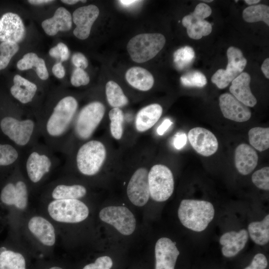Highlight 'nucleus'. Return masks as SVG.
I'll list each match as a JSON object with an SVG mask.
<instances>
[{
	"mask_svg": "<svg viewBox=\"0 0 269 269\" xmlns=\"http://www.w3.org/2000/svg\"><path fill=\"white\" fill-rule=\"evenodd\" d=\"M78 102L72 96L62 98L44 123L46 135L53 140L61 138L69 130L78 108Z\"/></svg>",
	"mask_w": 269,
	"mask_h": 269,
	"instance_id": "nucleus-1",
	"label": "nucleus"
},
{
	"mask_svg": "<svg viewBox=\"0 0 269 269\" xmlns=\"http://www.w3.org/2000/svg\"><path fill=\"white\" fill-rule=\"evenodd\" d=\"M214 216L213 204L205 200L184 199L178 209V216L181 224L195 232L205 230Z\"/></svg>",
	"mask_w": 269,
	"mask_h": 269,
	"instance_id": "nucleus-2",
	"label": "nucleus"
},
{
	"mask_svg": "<svg viewBox=\"0 0 269 269\" xmlns=\"http://www.w3.org/2000/svg\"><path fill=\"white\" fill-rule=\"evenodd\" d=\"M165 41L160 33H141L131 39L127 48L134 61L143 63L154 57L162 49Z\"/></svg>",
	"mask_w": 269,
	"mask_h": 269,
	"instance_id": "nucleus-3",
	"label": "nucleus"
},
{
	"mask_svg": "<svg viewBox=\"0 0 269 269\" xmlns=\"http://www.w3.org/2000/svg\"><path fill=\"white\" fill-rule=\"evenodd\" d=\"M106 157V149L101 141H88L78 150L76 157L77 168L83 175H95L102 166Z\"/></svg>",
	"mask_w": 269,
	"mask_h": 269,
	"instance_id": "nucleus-4",
	"label": "nucleus"
},
{
	"mask_svg": "<svg viewBox=\"0 0 269 269\" xmlns=\"http://www.w3.org/2000/svg\"><path fill=\"white\" fill-rule=\"evenodd\" d=\"M47 210L53 220L65 223L82 222L89 213L87 205L79 199L54 200L49 203Z\"/></svg>",
	"mask_w": 269,
	"mask_h": 269,
	"instance_id": "nucleus-5",
	"label": "nucleus"
},
{
	"mask_svg": "<svg viewBox=\"0 0 269 269\" xmlns=\"http://www.w3.org/2000/svg\"><path fill=\"white\" fill-rule=\"evenodd\" d=\"M105 112V106L100 102H93L84 106L75 122L76 136L82 140L89 139L102 120Z\"/></svg>",
	"mask_w": 269,
	"mask_h": 269,
	"instance_id": "nucleus-6",
	"label": "nucleus"
},
{
	"mask_svg": "<svg viewBox=\"0 0 269 269\" xmlns=\"http://www.w3.org/2000/svg\"><path fill=\"white\" fill-rule=\"evenodd\" d=\"M150 196L157 202H163L172 195L174 181L171 170L162 164L153 165L148 172Z\"/></svg>",
	"mask_w": 269,
	"mask_h": 269,
	"instance_id": "nucleus-7",
	"label": "nucleus"
},
{
	"mask_svg": "<svg viewBox=\"0 0 269 269\" xmlns=\"http://www.w3.org/2000/svg\"><path fill=\"white\" fill-rule=\"evenodd\" d=\"M2 133L16 145H27L32 139L36 128L35 122L30 119L19 120L8 116L0 123Z\"/></svg>",
	"mask_w": 269,
	"mask_h": 269,
	"instance_id": "nucleus-8",
	"label": "nucleus"
},
{
	"mask_svg": "<svg viewBox=\"0 0 269 269\" xmlns=\"http://www.w3.org/2000/svg\"><path fill=\"white\" fill-rule=\"evenodd\" d=\"M228 64L226 69H218L212 76L211 81L219 89L227 87L245 68L247 60L242 51L230 46L227 50Z\"/></svg>",
	"mask_w": 269,
	"mask_h": 269,
	"instance_id": "nucleus-9",
	"label": "nucleus"
},
{
	"mask_svg": "<svg viewBox=\"0 0 269 269\" xmlns=\"http://www.w3.org/2000/svg\"><path fill=\"white\" fill-rule=\"evenodd\" d=\"M99 217L124 235H131L135 229L136 221L134 214L124 206L105 207L100 212Z\"/></svg>",
	"mask_w": 269,
	"mask_h": 269,
	"instance_id": "nucleus-10",
	"label": "nucleus"
},
{
	"mask_svg": "<svg viewBox=\"0 0 269 269\" xmlns=\"http://www.w3.org/2000/svg\"><path fill=\"white\" fill-rule=\"evenodd\" d=\"M148 175L147 170L141 167L134 172L129 181L127 188V195L135 206H144L149 198Z\"/></svg>",
	"mask_w": 269,
	"mask_h": 269,
	"instance_id": "nucleus-11",
	"label": "nucleus"
},
{
	"mask_svg": "<svg viewBox=\"0 0 269 269\" xmlns=\"http://www.w3.org/2000/svg\"><path fill=\"white\" fill-rule=\"evenodd\" d=\"M52 163V158L47 153L38 149L31 150L25 160L29 179L34 183L40 182L50 172Z\"/></svg>",
	"mask_w": 269,
	"mask_h": 269,
	"instance_id": "nucleus-12",
	"label": "nucleus"
},
{
	"mask_svg": "<svg viewBox=\"0 0 269 269\" xmlns=\"http://www.w3.org/2000/svg\"><path fill=\"white\" fill-rule=\"evenodd\" d=\"M188 138L193 149L204 156L213 155L218 148L219 143L215 135L203 128L191 129L188 133Z\"/></svg>",
	"mask_w": 269,
	"mask_h": 269,
	"instance_id": "nucleus-13",
	"label": "nucleus"
},
{
	"mask_svg": "<svg viewBox=\"0 0 269 269\" xmlns=\"http://www.w3.org/2000/svg\"><path fill=\"white\" fill-rule=\"evenodd\" d=\"M25 36V28L20 17L12 12L0 18V41L17 43Z\"/></svg>",
	"mask_w": 269,
	"mask_h": 269,
	"instance_id": "nucleus-14",
	"label": "nucleus"
},
{
	"mask_svg": "<svg viewBox=\"0 0 269 269\" xmlns=\"http://www.w3.org/2000/svg\"><path fill=\"white\" fill-rule=\"evenodd\" d=\"M99 14L98 7L93 4L80 7L73 13V20L76 27L73 30L74 35L78 39L87 38L92 25Z\"/></svg>",
	"mask_w": 269,
	"mask_h": 269,
	"instance_id": "nucleus-15",
	"label": "nucleus"
},
{
	"mask_svg": "<svg viewBox=\"0 0 269 269\" xmlns=\"http://www.w3.org/2000/svg\"><path fill=\"white\" fill-rule=\"evenodd\" d=\"M219 106L223 116L227 119L244 122L251 117V112L248 107L230 93H224L220 96Z\"/></svg>",
	"mask_w": 269,
	"mask_h": 269,
	"instance_id": "nucleus-16",
	"label": "nucleus"
},
{
	"mask_svg": "<svg viewBox=\"0 0 269 269\" xmlns=\"http://www.w3.org/2000/svg\"><path fill=\"white\" fill-rule=\"evenodd\" d=\"M179 251L169 238L159 239L155 246V269H174Z\"/></svg>",
	"mask_w": 269,
	"mask_h": 269,
	"instance_id": "nucleus-17",
	"label": "nucleus"
},
{
	"mask_svg": "<svg viewBox=\"0 0 269 269\" xmlns=\"http://www.w3.org/2000/svg\"><path fill=\"white\" fill-rule=\"evenodd\" d=\"M28 190L25 183L22 180L15 184L8 183L1 191V201L7 205H14L20 210L26 208L28 203Z\"/></svg>",
	"mask_w": 269,
	"mask_h": 269,
	"instance_id": "nucleus-18",
	"label": "nucleus"
},
{
	"mask_svg": "<svg viewBox=\"0 0 269 269\" xmlns=\"http://www.w3.org/2000/svg\"><path fill=\"white\" fill-rule=\"evenodd\" d=\"M248 238V232L245 229L238 232L231 231L225 233L219 239L223 255L227 258L236 256L244 248Z\"/></svg>",
	"mask_w": 269,
	"mask_h": 269,
	"instance_id": "nucleus-19",
	"label": "nucleus"
},
{
	"mask_svg": "<svg viewBox=\"0 0 269 269\" xmlns=\"http://www.w3.org/2000/svg\"><path fill=\"white\" fill-rule=\"evenodd\" d=\"M28 228L43 245L52 246L56 241L55 229L52 224L41 216H34L28 221Z\"/></svg>",
	"mask_w": 269,
	"mask_h": 269,
	"instance_id": "nucleus-20",
	"label": "nucleus"
},
{
	"mask_svg": "<svg viewBox=\"0 0 269 269\" xmlns=\"http://www.w3.org/2000/svg\"><path fill=\"white\" fill-rule=\"evenodd\" d=\"M235 164L238 172L243 175L250 174L256 168L258 162V155L250 145L242 143L235 151Z\"/></svg>",
	"mask_w": 269,
	"mask_h": 269,
	"instance_id": "nucleus-21",
	"label": "nucleus"
},
{
	"mask_svg": "<svg viewBox=\"0 0 269 269\" xmlns=\"http://www.w3.org/2000/svg\"><path fill=\"white\" fill-rule=\"evenodd\" d=\"M250 75L242 72L232 82L229 90L233 96L247 107L255 106L257 101L251 92L250 87Z\"/></svg>",
	"mask_w": 269,
	"mask_h": 269,
	"instance_id": "nucleus-22",
	"label": "nucleus"
},
{
	"mask_svg": "<svg viewBox=\"0 0 269 269\" xmlns=\"http://www.w3.org/2000/svg\"><path fill=\"white\" fill-rule=\"evenodd\" d=\"M72 17L70 12L63 7L56 9L54 15L43 21L42 27L48 35L53 36L58 32L66 31L72 27Z\"/></svg>",
	"mask_w": 269,
	"mask_h": 269,
	"instance_id": "nucleus-23",
	"label": "nucleus"
},
{
	"mask_svg": "<svg viewBox=\"0 0 269 269\" xmlns=\"http://www.w3.org/2000/svg\"><path fill=\"white\" fill-rule=\"evenodd\" d=\"M162 108L158 104H152L142 108L137 114L135 127L137 131L144 132L152 128L158 121Z\"/></svg>",
	"mask_w": 269,
	"mask_h": 269,
	"instance_id": "nucleus-24",
	"label": "nucleus"
},
{
	"mask_svg": "<svg viewBox=\"0 0 269 269\" xmlns=\"http://www.w3.org/2000/svg\"><path fill=\"white\" fill-rule=\"evenodd\" d=\"M37 90V86L34 83L19 75H15L10 91L15 99L25 104L32 101Z\"/></svg>",
	"mask_w": 269,
	"mask_h": 269,
	"instance_id": "nucleus-25",
	"label": "nucleus"
},
{
	"mask_svg": "<svg viewBox=\"0 0 269 269\" xmlns=\"http://www.w3.org/2000/svg\"><path fill=\"white\" fill-rule=\"evenodd\" d=\"M126 79L134 88L142 91L150 89L154 84L152 74L146 69L140 67H133L126 73Z\"/></svg>",
	"mask_w": 269,
	"mask_h": 269,
	"instance_id": "nucleus-26",
	"label": "nucleus"
},
{
	"mask_svg": "<svg viewBox=\"0 0 269 269\" xmlns=\"http://www.w3.org/2000/svg\"><path fill=\"white\" fill-rule=\"evenodd\" d=\"M16 65L20 70L34 68L37 76L42 80H46L48 78L49 74L44 60L34 53L25 54L17 62Z\"/></svg>",
	"mask_w": 269,
	"mask_h": 269,
	"instance_id": "nucleus-27",
	"label": "nucleus"
},
{
	"mask_svg": "<svg viewBox=\"0 0 269 269\" xmlns=\"http://www.w3.org/2000/svg\"><path fill=\"white\" fill-rule=\"evenodd\" d=\"M247 231L251 239L256 244L263 246L268 244L269 241V214L260 221L250 223Z\"/></svg>",
	"mask_w": 269,
	"mask_h": 269,
	"instance_id": "nucleus-28",
	"label": "nucleus"
},
{
	"mask_svg": "<svg viewBox=\"0 0 269 269\" xmlns=\"http://www.w3.org/2000/svg\"><path fill=\"white\" fill-rule=\"evenodd\" d=\"M87 193L86 188L79 184H59L56 186L51 192L54 200L78 199L83 197Z\"/></svg>",
	"mask_w": 269,
	"mask_h": 269,
	"instance_id": "nucleus-29",
	"label": "nucleus"
},
{
	"mask_svg": "<svg viewBox=\"0 0 269 269\" xmlns=\"http://www.w3.org/2000/svg\"><path fill=\"white\" fill-rule=\"evenodd\" d=\"M0 269H26L25 258L18 252L5 249L0 252Z\"/></svg>",
	"mask_w": 269,
	"mask_h": 269,
	"instance_id": "nucleus-30",
	"label": "nucleus"
},
{
	"mask_svg": "<svg viewBox=\"0 0 269 269\" xmlns=\"http://www.w3.org/2000/svg\"><path fill=\"white\" fill-rule=\"evenodd\" d=\"M106 94L108 103L113 108H119L128 103V99L123 90L114 81H110L106 84Z\"/></svg>",
	"mask_w": 269,
	"mask_h": 269,
	"instance_id": "nucleus-31",
	"label": "nucleus"
},
{
	"mask_svg": "<svg viewBox=\"0 0 269 269\" xmlns=\"http://www.w3.org/2000/svg\"><path fill=\"white\" fill-rule=\"evenodd\" d=\"M250 144L259 151H263L269 147V128L255 127L249 133Z\"/></svg>",
	"mask_w": 269,
	"mask_h": 269,
	"instance_id": "nucleus-32",
	"label": "nucleus"
},
{
	"mask_svg": "<svg viewBox=\"0 0 269 269\" xmlns=\"http://www.w3.org/2000/svg\"><path fill=\"white\" fill-rule=\"evenodd\" d=\"M243 17L247 22L262 21L269 25V7L264 4L249 6L243 10Z\"/></svg>",
	"mask_w": 269,
	"mask_h": 269,
	"instance_id": "nucleus-33",
	"label": "nucleus"
},
{
	"mask_svg": "<svg viewBox=\"0 0 269 269\" xmlns=\"http://www.w3.org/2000/svg\"><path fill=\"white\" fill-rule=\"evenodd\" d=\"M183 26L186 28L188 36L194 39H199L208 35L212 29L211 24L205 19L194 21Z\"/></svg>",
	"mask_w": 269,
	"mask_h": 269,
	"instance_id": "nucleus-34",
	"label": "nucleus"
},
{
	"mask_svg": "<svg viewBox=\"0 0 269 269\" xmlns=\"http://www.w3.org/2000/svg\"><path fill=\"white\" fill-rule=\"evenodd\" d=\"M110 123V132L112 136L116 139L121 138L123 134V124L124 122V114L119 108H114L109 113Z\"/></svg>",
	"mask_w": 269,
	"mask_h": 269,
	"instance_id": "nucleus-35",
	"label": "nucleus"
},
{
	"mask_svg": "<svg viewBox=\"0 0 269 269\" xmlns=\"http://www.w3.org/2000/svg\"><path fill=\"white\" fill-rule=\"evenodd\" d=\"M194 58L195 52L191 47L188 46L177 49L173 54L174 62L180 69L190 65Z\"/></svg>",
	"mask_w": 269,
	"mask_h": 269,
	"instance_id": "nucleus-36",
	"label": "nucleus"
},
{
	"mask_svg": "<svg viewBox=\"0 0 269 269\" xmlns=\"http://www.w3.org/2000/svg\"><path fill=\"white\" fill-rule=\"evenodd\" d=\"M18 49L19 46L16 43L2 42L0 43V70L7 66Z\"/></svg>",
	"mask_w": 269,
	"mask_h": 269,
	"instance_id": "nucleus-37",
	"label": "nucleus"
},
{
	"mask_svg": "<svg viewBox=\"0 0 269 269\" xmlns=\"http://www.w3.org/2000/svg\"><path fill=\"white\" fill-rule=\"evenodd\" d=\"M211 13V8L208 5L200 2L196 5L192 13L183 17L182 23L184 25L194 21L204 20L209 16Z\"/></svg>",
	"mask_w": 269,
	"mask_h": 269,
	"instance_id": "nucleus-38",
	"label": "nucleus"
},
{
	"mask_svg": "<svg viewBox=\"0 0 269 269\" xmlns=\"http://www.w3.org/2000/svg\"><path fill=\"white\" fill-rule=\"evenodd\" d=\"M182 84L188 87H203L207 84L205 76L197 71L189 72L180 78Z\"/></svg>",
	"mask_w": 269,
	"mask_h": 269,
	"instance_id": "nucleus-39",
	"label": "nucleus"
},
{
	"mask_svg": "<svg viewBox=\"0 0 269 269\" xmlns=\"http://www.w3.org/2000/svg\"><path fill=\"white\" fill-rule=\"evenodd\" d=\"M19 158L17 149L8 144H0V166H7L16 162Z\"/></svg>",
	"mask_w": 269,
	"mask_h": 269,
	"instance_id": "nucleus-40",
	"label": "nucleus"
},
{
	"mask_svg": "<svg viewBox=\"0 0 269 269\" xmlns=\"http://www.w3.org/2000/svg\"><path fill=\"white\" fill-rule=\"evenodd\" d=\"M252 181L258 188L269 190V167H264L256 171L252 176Z\"/></svg>",
	"mask_w": 269,
	"mask_h": 269,
	"instance_id": "nucleus-41",
	"label": "nucleus"
},
{
	"mask_svg": "<svg viewBox=\"0 0 269 269\" xmlns=\"http://www.w3.org/2000/svg\"><path fill=\"white\" fill-rule=\"evenodd\" d=\"M70 80L73 86L79 87L87 85L90 82V78L84 69L76 68L72 74Z\"/></svg>",
	"mask_w": 269,
	"mask_h": 269,
	"instance_id": "nucleus-42",
	"label": "nucleus"
},
{
	"mask_svg": "<svg viewBox=\"0 0 269 269\" xmlns=\"http://www.w3.org/2000/svg\"><path fill=\"white\" fill-rule=\"evenodd\" d=\"M49 54L51 57L60 59L63 62L69 58L70 52L66 45L62 42H59L56 46L50 49Z\"/></svg>",
	"mask_w": 269,
	"mask_h": 269,
	"instance_id": "nucleus-43",
	"label": "nucleus"
},
{
	"mask_svg": "<svg viewBox=\"0 0 269 269\" xmlns=\"http://www.w3.org/2000/svg\"><path fill=\"white\" fill-rule=\"evenodd\" d=\"M112 266V259L105 256L98 258L94 263L86 265L83 269H111Z\"/></svg>",
	"mask_w": 269,
	"mask_h": 269,
	"instance_id": "nucleus-44",
	"label": "nucleus"
},
{
	"mask_svg": "<svg viewBox=\"0 0 269 269\" xmlns=\"http://www.w3.org/2000/svg\"><path fill=\"white\" fill-rule=\"evenodd\" d=\"M267 266L266 257L263 254L258 253L254 257L251 264L244 269H266Z\"/></svg>",
	"mask_w": 269,
	"mask_h": 269,
	"instance_id": "nucleus-45",
	"label": "nucleus"
},
{
	"mask_svg": "<svg viewBox=\"0 0 269 269\" xmlns=\"http://www.w3.org/2000/svg\"><path fill=\"white\" fill-rule=\"evenodd\" d=\"M72 62L76 68L86 69L88 65L86 57L81 53H75L72 57Z\"/></svg>",
	"mask_w": 269,
	"mask_h": 269,
	"instance_id": "nucleus-46",
	"label": "nucleus"
},
{
	"mask_svg": "<svg viewBox=\"0 0 269 269\" xmlns=\"http://www.w3.org/2000/svg\"><path fill=\"white\" fill-rule=\"evenodd\" d=\"M186 142V135L183 133H178L174 137L173 144L176 149H180L185 146Z\"/></svg>",
	"mask_w": 269,
	"mask_h": 269,
	"instance_id": "nucleus-47",
	"label": "nucleus"
},
{
	"mask_svg": "<svg viewBox=\"0 0 269 269\" xmlns=\"http://www.w3.org/2000/svg\"><path fill=\"white\" fill-rule=\"evenodd\" d=\"M53 74L58 78H63L65 74V71L61 62L54 64L52 67Z\"/></svg>",
	"mask_w": 269,
	"mask_h": 269,
	"instance_id": "nucleus-48",
	"label": "nucleus"
},
{
	"mask_svg": "<svg viewBox=\"0 0 269 269\" xmlns=\"http://www.w3.org/2000/svg\"><path fill=\"white\" fill-rule=\"evenodd\" d=\"M172 124V122L169 119H165L161 124L157 128V134L160 135H163Z\"/></svg>",
	"mask_w": 269,
	"mask_h": 269,
	"instance_id": "nucleus-49",
	"label": "nucleus"
},
{
	"mask_svg": "<svg viewBox=\"0 0 269 269\" xmlns=\"http://www.w3.org/2000/svg\"><path fill=\"white\" fill-rule=\"evenodd\" d=\"M261 69L265 75V77L267 78H269V58H266L263 62Z\"/></svg>",
	"mask_w": 269,
	"mask_h": 269,
	"instance_id": "nucleus-50",
	"label": "nucleus"
},
{
	"mask_svg": "<svg viewBox=\"0 0 269 269\" xmlns=\"http://www.w3.org/2000/svg\"><path fill=\"white\" fill-rule=\"evenodd\" d=\"M28 1L31 4H35V5H38V4H42L51 2H53V0H28Z\"/></svg>",
	"mask_w": 269,
	"mask_h": 269,
	"instance_id": "nucleus-51",
	"label": "nucleus"
},
{
	"mask_svg": "<svg viewBox=\"0 0 269 269\" xmlns=\"http://www.w3.org/2000/svg\"><path fill=\"white\" fill-rule=\"evenodd\" d=\"M122 4L124 5H130L138 1V0H123L119 1Z\"/></svg>",
	"mask_w": 269,
	"mask_h": 269,
	"instance_id": "nucleus-52",
	"label": "nucleus"
},
{
	"mask_svg": "<svg viewBox=\"0 0 269 269\" xmlns=\"http://www.w3.org/2000/svg\"><path fill=\"white\" fill-rule=\"evenodd\" d=\"M61 1L63 3H66L67 4H74L77 3L79 0H62Z\"/></svg>",
	"mask_w": 269,
	"mask_h": 269,
	"instance_id": "nucleus-53",
	"label": "nucleus"
},
{
	"mask_svg": "<svg viewBox=\"0 0 269 269\" xmlns=\"http://www.w3.org/2000/svg\"><path fill=\"white\" fill-rule=\"evenodd\" d=\"M261 0H245L244 1L248 4L252 5L253 4H256L259 2Z\"/></svg>",
	"mask_w": 269,
	"mask_h": 269,
	"instance_id": "nucleus-54",
	"label": "nucleus"
},
{
	"mask_svg": "<svg viewBox=\"0 0 269 269\" xmlns=\"http://www.w3.org/2000/svg\"><path fill=\"white\" fill-rule=\"evenodd\" d=\"M49 269H63L62 268L58 266H54L49 268Z\"/></svg>",
	"mask_w": 269,
	"mask_h": 269,
	"instance_id": "nucleus-55",
	"label": "nucleus"
},
{
	"mask_svg": "<svg viewBox=\"0 0 269 269\" xmlns=\"http://www.w3.org/2000/svg\"><path fill=\"white\" fill-rule=\"evenodd\" d=\"M202 1H203V2H210L213 1L212 0H202Z\"/></svg>",
	"mask_w": 269,
	"mask_h": 269,
	"instance_id": "nucleus-56",
	"label": "nucleus"
},
{
	"mask_svg": "<svg viewBox=\"0 0 269 269\" xmlns=\"http://www.w3.org/2000/svg\"><path fill=\"white\" fill-rule=\"evenodd\" d=\"M82 2H85L86 1V0H81Z\"/></svg>",
	"mask_w": 269,
	"mask_h": 269,
	"instance_id": "nucleus-57",
	"label": "nucleus"
}]
</instances>
